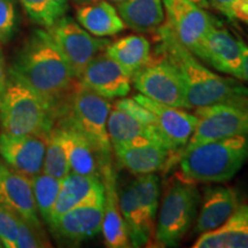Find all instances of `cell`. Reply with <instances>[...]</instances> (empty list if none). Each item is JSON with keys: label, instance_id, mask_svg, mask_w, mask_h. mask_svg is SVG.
<instances>
[{"label": "cell", "instance_id": "1", "mask_svg": "<svg viewBox=\"0 0 248 248\" xmlns=\"http://www.w3.org/2000/svg\"><path fill=\"white\" fill-rule=\"evenodd\" d=\"M155 32L156 52L171 62L182 77L188 108L218 104H246L248 88L237 79L217 75L179 42L168 22Z\"/></svg>", "mask_w": 248, "mask_h": 248}, {"label": "cell", "instance_id": "2", "mask_svg": "<svg viewBox=\"0 0 248 248\" xmlns=\"http://www.w3.org/2000/svg\"><path fill=\"white\" fill-rule=\"evenodd\" d=\"M9 75L24 83L54 108L77 83L69 64L48 31L37 29L21 48Z\"/></svg>", "mask_w": 248, "mask_h": 248}, {"label": "cell", "instance_id": "3", "mask_svg": "<svg viewBox=\"0 0 248 248\" xmlns=\"http://www.w3.org/2000/svg\"><path fill=\"white\" fill-rule=\"evenodd\" d=\"M113 107L110 99L83 86L77 80L57 109L55 124L76 130L88 139L98 154L101 166L111 162V145L107 120Z\"/></svg>", "mask_w": 248, "mask_h": 248}, {"label": "cell", "instance_id": "4", "mask_svg": "<svg viewBox=\"0 0 248 248\" xmlns=\"http://www.w3.org/2000/svg\"><path fill=\"white\" fill-rule=\"evenodd\" d=\"M247 161L248 136H232L183 152L179 168L187 181L223 183L233 178Z\"/></svg>", "mask_w": 248, "mask_h": 248}, {"label": "cell", "instance_id": "5", "mask_svg": "<svg viewBox=\"0 0 248 248\" xmlns=\"http://www.w3.org/2000/svg\"><path fill=\"white\" fill-rule=\"evenodd\" d=\"M0 124L11 136L48 133L55 124L54 108L14 77L7 79L0 99Z\"/></svg>", "mask_w": 248, "mask_h": 248}, {"label": "cell", "instance_id": "6", "mask_svg": "<svg viewBox=\"0 0 248 248\" xmlns=\"http://www.w3.org/2000/svg\"><path fill=\"white\" fill-rule=\"evenodd\" d=\"M200 200L193 182L175 179L170 183L156 216L154 244L159 247L177 246L197 218Z\"/></svg>", "mask_w": 248, "mask_h": 248}, {"label": "cell", "instance_id": "7", "mask_svg": "<svg viewBox=\"0 0 248 248\" xmlns=\"http://www.w3.org/2000/svg\"><path fill=\"white\" fill-rule=\"evenodd\" d=\"M131 78L136 90L145 97L171 107L188 108L182 77L162 54L155 52V57Z\"/></svg>", "mask_w": 248, "mask_h": 248}, {"label": "cell", "instance_id": "8", "mask_svg": "<svg viewBox=\"0 0 248 248\" xmlns=\"http://www.w3.org/2000/svg\"><path fill=\"white\" fill-rule=\"evenodd\" d=\"M195 115L198 124L183 152L207 141L232 136H248V102L199 107L195 110Z\"/></svg>", "mask_w": 248, "mask_h": 248}, {"label": "cell", "instance_id": "9", "mask_svg": "<svg viewBox=\"0 0 248 248\" xmlns=\"http://www.w3.org/2000/svg\"><path fill=\"white\" fill-rule=\"evenodd\" d=\"M47 31L69 64L75 78H78L95 55L101 53L109 40L95 37L70 16L59 18Z\"/></svg>", "mask_w": 248, "mask_h": 248}, {"label": "cell", "instance_id": "10", "mask_svg": "<svg viewBox=\"0 0 248 248\" xmlns=\"http://www.w3.org/2000/svg\"><path fill=\"white\" fill-rule=\"evenodd\" d=\"M133 99L151 110L155 119V126L171 154V161L179 160L198 124L197 115L183 110V108L160 104L140 93L133 95Z\"/></svg>", "mask_w": 248, "mask_h": 248}, {"label": "cell", "instance_id": "11", "mask_svg": "<svg viewBox=\"0 0 248 248\" xmlns=\"http://www.w3.org/2000/svg\"><path fill=\"white\" fill-rule=\"evenodd\" d=\"M169 26L179 42L194 55L199 53L207 33L217 21L206 9L187 0H162Z\"/></svg>", "mask_w": 248, "mask_h": 248}, {"label": "cell", "instance_id": "12", "mask_svg": "<svg viewBox=\"0 0 248 248\" xmlns=\"http://www.w3.org/2000/svg\"><path fill=\"white\" fill-rule=\"evenodd\" d=\"M104 201L102 190L85 203L64 213L49 228L58 238L68 243L78 244L91 239L101 231Z\"/></svg>", "mask_w": 248, "mask_h": 248}, {"label": "cell", "instance_id": "13", "mask_svg": "<svg viewBox=\"0 0 248 248\" xmlns=\"http://www.w3.org/2000/svg\"><path fill=\"white\" fill-rule=\"evenodd\" d=\"M48 133L11 136L0 133V155L12 169L32 178L43 171Z\"/></svg>", "mask_w": 248, "mask_h": 248}, {"label": "cell", "instance_id": "14", "mask_svg": "<svg viewBox=\"0 0 248 248\" xmlns=\"http://www.w3.org/2000/svg\"><path fill=\"white\" fill-rule=\"evenodd\" d=\"M195 57L226 75L237 79L243 77V53L239 40L235 39L219 21L207 33Z\"/></svg>", "mask_w": 248, "mask_h": 248}, {"label": "cell", "instance_id": "15", "mask_svg": "<svg viewBox=\"0 0 248 248\" xmlns=\"http://www.w3.org/2000/svg\"><path fill=\"white\" fill-rule=\"evenodd\" d=\"M78 82L107 99L126 97L131 90V77L105 52L90 61Z\"/></svg>", "mask_w": 248, "mask_h": 248}, {"label": "cell", "instance_id": "16", "mask_svg": "<svg viewBox=\"0 0 248 248\" xmlns=\"http://www.w3.org/2000/svg\"><path fill=\"white\" fill-rule=\"evenodd\" d=\"M0 204L23 221L42 226L38 217L31 177L0 164Z\"/></svg>", "mask_w": 248, "mask_h": 248}, {"label": "cell", "instance_id": "17", "mask_svg": "<svg viewBox=\"0 0 248 248\" xmlns=\"http://www.w3.org/2000/svg\"><path fill=\"white\" fill-rule=\"evenodd\" d=\"M100 171L105 191L104 216L101 225L105 244L109 248H129L131 247V243L121 214L116 177L111 162L102 164Z\"/></svg>", "mask_w": 248, "mask_h": 248}, {"label": "cell", "instance_id": "18", "mask_svg": "<svg viewBox=\"0 0 248 248\" xmlns=\"http://www.w3.org/2000/svg\"><path fill=\"white\" fill-rule=\"evenodd\" d=\"M240 206L237 191L225 186H212L204 191L193 232L202 234L216 230L228 221Z\"/></svg>", "mask_w": 248, "mask_h": 248}, {"label": "cell", "instance_id": "19", "mask_svg": "<svg viewBox=\"0 0 248 248\" xmlns=\"http://www.w3.org/2000/svg\"><path fill=\"white\" fill-rule=\"evenodd\" d=\"M107 131L113 151L148 142L164 144L156 126L139 122L115 106L111 107L108 115Z\"/></svg>", "mask_w": 248, "mask_h": 248}, {"label": "cell", "instance_id": "20", "mask_svg": "<svg viewBox=\"0 0 248 248\" xmlns=\"http://www.w3.org/2000/svg\"><path fill=\"white\" fill-rule=\"evenodd\" d=\"M117 162L133 175L153 173L171 162V154L163 142H148L113 151Z\"/></svg>", "mask_w": 248, "mask_h": 248}, {"label": "cell", "instance_id": "21", "mask_svg": "<svg viewBox=\"0 0 248 248\" xmlns=\"http://www.w3.org/2000/svg\"><path fill=\"white\" fill-rule=\"evenodd\" d=\"M77 22L95 37H111L126 29L117 8L107 0H92L78 5Z\"/></svg>", "mask_w": 248, "mask_h": 248}, {"label": "cell", "instance_id": "22", "mask_svg": "<svg viewBox=\"0 0 248 248\" xmlns=\"http://www.w3.org/2000/svg\"><path fill=\"white\" fill-rule=\"evenodd\" d=\"M193 248H248V204H240L216 230L199 235Z\"/></svg>", "mask_w": 248, "mask_h": 248}, {"label": "cell", "instance_id": "23", "mask_svg": "<svg viewBox=\"0 0 248 248\" xmlns=\"http://www.w3.org/2000/svg\"><path fill=\"white\" fill-rule=\"evenodd\" d=\"M119 202L131 247H142L152 243L154 239L155 225L150 222L142 210L131 182L121 188Z\"/></svg>", "mask_w": 248, "mask_h": 248}, {"label": "cell", "instance_id": "24", "mask_svg": "<svg viewBox=\"0 0 248 248\" xmlns=\"http://www.w3.org/2000/svg\"><path fill=\"white\" fill-rule=\"evenodd\" d=\"M102 190H104V185H102L101 178L70 172L66 178L62 179L61 188L57 202L54 204L49 225L64 213L85 203Z\"/></svg>", "mask_w": 248, "mask_h": 248}, {"label": "cell", "instance_id": "25", "mask_svg": "<svg viewBox=\"0 0 248 248\" xmlns=\"http://www.w3.org/2000/svg\"><path fill=\"white\" fill-rule=\"evenodd\" d=\"M105 53L113 59L130 77L152 59L150 40L141 35H129L109 43L105 48Z\"/></svg>", "mask_w": 248, "mask_h": 248}, {"label": "cell", "instance_id": "26", "mask_svg": "<svg viewBox=\"0 0 248 248\" xmlns=\"http://www.w3.org/2000/svg\"><path fill=\"white\" fill-rule=\"evenodd\" d=\"M117 11L126 28L136 32H154L164 23L162 0H123Z\"/></svg>", "mask_w": 248, "mask_h": 248}, {"label": "cell", "instance_id": "27", "mask_svg": "<svg viewBox=\"0 0 248 248\" xmlns=\"http://www.w3.org/2000/svg\"><path fill=\"white\" fill-rule=\"evenodd\" d=\"M60 126L63 132L71 172L101 178L100 160L88 139L76 130L68 128V126Z\"/></svg>", "mask_w": 248, "mask_h": 248}, {"label": "cell", "instance_id": "28", "mask_svg": "<svg viewBox=\"0 0 248 248\" xmlns=\"http://www.w3.org/2000/svg\"><path fill=\"white\" fill-rule=\"evenodd\" d=\"M43 172L61 179V181L71 172L63 132L60 126L55 125V124L48 135Z\"/></svg>", "mask_w": 248, "mask_h": 248}, {"label": "cell", "instance_id": "29", "mask_svg": "<svg viewBox=\"0 0 248 248\" xmlns=\"http://www.w3.org/2000/svg\"><path fill=\"white\" fill-rule=\"evenodd\" d=\"M31 183L38 215L49 225L62 181L42 171L31 178Z\"/></svg>", "mask_w": 248, "mask_h": 248}, {"label": "cell", "instance_id": "30", "mask_svg": "<svg viewBox=\"0 0 248 248\" xmlns=\"http://www.w3.org/2000/svg\"><path fill=\"white\" fill-rule=\"evenodd\" d=\"M131 185L137 195L142 210L146 214L147 218L155 225L156 223L157 210H159L160 198V181L155 173L138 175Z\"/></svg>", "mask_w": 248, "mask_h": 248}, {"label": "cell", "instance_id": "31", "mask_svg": "<svg viewBox=\"0 0 248 248\" xmlns=\"http://www.w3.org/2000/svg\"><path fill=\"white\" fill-rule=\"evenodd\" d=\"M28 15L39 26L51 28L59 18L63 16L53 0H20Z\"/></svg>", "mask_w": 248, "mask_h": 248}, {"label": "cell", "instance_id": "32", "mask_svg": "<svg viewBox=\"0 0 248 248\" xmlns=\"http://www.w3.org/2000/svg\"><path fill=\"white\" fill-rule=\"evenodd\" d=\"M17 229L16 248L51 247L43 226H35L17 217Z\"/></svg>", "mask_w": 248, "mask_h": 248}, {"label": "cell", "instance_id": "33", "mask_svg": "<svg viewBox=\"0 0 248 248\" xmlns=\"http://www.w3.org/2000/svg\"><path fill=\"white\" fill-rule=\"evenodd\" d=\"M17 233L16 215L0 204V246L16 248Z\"/></svg>", "mask_w": 248, "mask_h": 248}, {"label": "cell", "instance_id": "34", "mask_svg": "<svg viewBox=\"0 0 248 248\" xmlns=\"http://www.w3.org/2000/svg\"><path fill=\"white\" fill-rule=\"evenodd\" d=\"M16 29V4L15 0H0V43L6 44Z\"/></svg>", "mask_w": 248, "mask_h": 248}, {"label": "cell", "instance_id": "35", "mask_svg": "<svg viewBox=\"0 0 248 248\" xmlns=\"http://www.w3.org/2000/svg\"><path fill=\"white\" fill-rule=\"evenodd\" d=\"M114 106L128 113L130 116H132L133 119L139 121V122L150 124V125H155L154 115L151 113V110H148L146 107L139 104L136 99L123 97L120 100H117L114 104Z\"/></svg>", "mask_w": 248, "mask_h": 248}, {"label": "cell", "instance_id": "36", "mask_svg": "<svg viewBox=\"0 0 248 248\" xmlns=\"http://www.w3.org/2000/svg\"><path fill=\"white\" fill-rule=\"evenodd\" d=\"M224 15L230 20H239L248 24V0H233L225 9Z\"/></svg>", "mask_w": 248, "mask_h": 248}, {"label": "cell", "instance_id": "37", "mask_svg": "<svg viewBox=\"0 0 248 248\" xmlns=\"http://www.w3.org/2000/svg\"><path fill=\"white\" fill-rule=\"evenodd\" d=\"M7 73H6V64L5 59L2 55L1 49H0V99H1L2 94H4L6 84H7Z\"/></svg>", "mask_w": 248, "mask_h": 248}, {"label": "cell", "instance_id": "38", "mask_svg": "<svg viewBox=\"0 0 248 248\" xmlns=\"http://www.w3.org/2000/svg\"><path fill=\"white\" fill-rule=\"evenodd\" d=\"M240 44L241 53H243V80H248V45L243 39L238 38Z\"/></svg>", "mask_w": 248, "mask_h": 248}, {"label": "cell", "instance_id": "39", "mask_svg": "<svg viewBox=\"0 0 248 248\" xmlns=\"http://www.w3.org/2000/svg\"><path fill=\"white\" fill-rule=\"evenodd\" d=\"M209 4L213 5L216 9H218L221 13L224 14L225 9L228 8V6L231 4L233 0H208Z\"/></svg>", "mask_w": 248, "mask_h": 248}, {"label": "cell", "instance_id": "40", "mask_svg": "<svg viewBox=\"0 0 248 248\" xmlns=\"http://www.w3.org/2000/svg\"><path fill=\"white\" fill-rule=\"evenodd\" d=\"M53 2L60 9L61 13L66 15V12L68 11V0H53Z\"/></svg>", "mask_w": 248, "mask_h": 248}, {"label": "cell", "instance_id": "41", "mask_svg": "<svg viewBox=\"0 0 248 248\" xmlns=\"http://www.w3.org/2000/svg\"><path fill=\"white\" fill-rule=\"evenodd\" d=\"M187 1H190L192 4L199 6V7H202L204 9H208L210 7L208 0H187Z\"/></svg>", "mask_w": 248, "mask_h": 248}, {"label": "cell", "instance_id": "42", "mask_svg": "<svg viewBox=\"0 0 248 248\" xmlns=\"http://www.w3.org/2000/svg\"><path fill=\"white\" fill-rule=\"evenodd\" d=\"M71 1H74V2H75V4H77V5H80V4H84V2L92 1V0H71Z\"/></svg>", "mask_w": 248, "mask_h": 248}, {"label": "cell", "instance_id": "43", "mask_svg": "<svg viewBox=\"0 0 248 248\" xmlns=\"http://www.w3.org/2000/svg\"><path fill=\"white\" fill-rule=\"evenodd\" d=\"M111 2H116V4H120V2H122L123 0H109Z\"/></svg>", "mask_w": 248, "mask_h": 248}]
</instances>
